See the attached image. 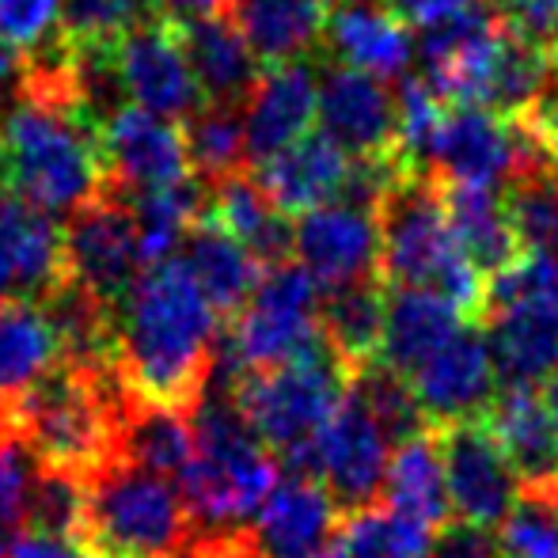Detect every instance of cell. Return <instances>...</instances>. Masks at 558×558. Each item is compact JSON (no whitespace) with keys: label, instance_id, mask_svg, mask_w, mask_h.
Wrapping results in <instances>:
<instances>
[{"label":"cell","instance_id":"obj_29","mask_svg":"<svg viewBox=\"0 0 558 558\" xmlns=\"http://www.w3.org/2000/svg\"><path fill=\"white\" fill-rule=\"evenodd\" d=\"M324 43L331 46V53L342 65L373 73L380 81L407 76V65H411L414 53L407 23H399L384 4L335 8L331 20H327Z\"/></svg>","mask_w":558,"mask_h":558},{"label":"cell","instance_id":"obj_52","mask_svg":"<svg viewBox=\"0 0 558 558\" xmlns=\"http://www.w3.org/2000/svg\"><path fill=\"white\" fill-rule=\"evenodd\" d=\"M494 4H501V0H494Z\"/></svg>","mask_w":558,"mask_h":558},{"label":"cell","instance_id":"obj_11","mask_svg":"<svg viewBox=\"0 0 558 558\" xmlns=\"http://www.w3.org/2000/svg\"><path fill=\"white\" fill-rule=\"evenodd\" d=\"M437 437H441L448 501L456 521L486 532L498 529L521 494V478L509 468L490 422H452V426H437Z\"/></svg>","mask_w":558,"mask_h":558},{"label":"cell","instance_id":"obj_8","mask_svg":"<svg viewBox=\"0 0 558 558\" xmlns=\"http://www.w3.org/2000/svg\"><path fill=\"white\" fill-rule=\"evenodd\" d=\"M319 286L301 263L266 266L263 281L228 324L217 345V365L228 373V388L247 373H266L286 361L304 357L324 342L319 335Z\"/></svg>","mask_w":558,"mask_h":558},{"label":"cell","instance_id":"obj_12","mask_svg":"<svg viewBox=\"0 0 558 558\" xmlns=\"http://www.w3.org/2000/svg\"><path fill=\"white\" fill-rule=\"evenodd\" d=\"M414 399L429 426H452V422L486 418L498 399V361H494L490 338L478 324L456 331L429 361H422L411 376Z\"/></svg>","mask_w":558,"mask_h":558},{"label":"cell","instance_id":"obj_15","mask_svg":"<svg viewBox=\"0 0 558 558\" xmlns=\"http://www.w3.org/2000/svg\"><path fill=\"white\" fill-rule=\"evenodd\" d=\"M293 255L324 293L380 278V221L350 202L319 206L293 225Z\"/></svg>","mask_w":558,"mask_h":558},{"label":"cell","instance_id":"obj_35","mask_svg":"<svg viewBox=\"0 0 558 558\" xmlns=\"http://www.w3.org/2000/svg\"><path fill=\"white\" fill-rule=\"evenodd\" d=\"M434 532L391 506L350 513L338 532V558H429Z\"/></svg>","mask_w":558,"mask_h":558},{"label":"cell","instance_id":"obj_28","mask_svg":"<svg viewBox=\"0 0 558 558\" xmlns=\"http://www.w3.org/2000/svg\"><path fill=\"white\" fill-rule=\"evenodd\" d=\"M206 217L221 225L232 240H240L263 266L289 263V255H293V221L258 186L255 171H243V175L209 186Z\"/></svg>","mask_w":558,"mask_h":558},{"label":"cell","instance_id":"obj_33","mask_svg":"<svg viewBox=\"0 0 558 558\" xmlns=\"http://www.w3.org/2000/svg\"><path fill=\"white\" fill-rule=\"evenodd\" d=\"M118 460L133 468L156 471L163 478H183L194 460V429L191 414L163 411V407H130V418L122 426Z\"/></svg>","mask_w":558,"mask_h":558},{"label":"cell","instance_id":"obj_47","mask_svg":"<svg viewBox=\"0 0 558 558\" xmlns=\"http://www.w3.org/2000/svg\"><path fill=\"white\" fill-rule=\"evenodd\" d=\"M153 15L168 23H194L217 20V15H235V0H145Z\"/></svg>","mask_w":558,"mask_h":558},{"label":"cell","instance_id":"obj_14","mask_svg":"<svg viewBox=\"0 0 558 558\" xmlns=\"http://www.w3.org/2000/svg\"><path fill=\"white\" fill-rule=\"evenodd\" d=\"M114 69L122 76L125 99L148 114H160L168 122L183 125L186 118L206 104L198 81L191 73L179 35L168 20L148 15L141 27H133L114 50Z\"/></svg>","mask_w":558,"mask_h":558},{"label":"cell","instance_id":"obj_26","mask_svg":"<svg viewBox=\"0 0 558 558\" xmlns=\"http://www.w3.org/2000/svg\"><path fill=\"white\" fill-rule=\"evenodd\" d=\"M441 194H445L448 221H452V232H456V240H460L463 255L471 258V266H475L486 281H490L494 274L509 270V266L524 255V243H521V235H517L513 221H509L501 191L471 186V183H441Z\"/></svg>","mask_w":558,"mask_h":558},{"label":"cell","instance_id":"obj_9","mask_svg":"<svg viewBox=\"0 0 558 558\" xmlns=\"http://www.w3.org/2000/svg\"><path fill=\"white\" fill-rule=\"evenodd\" d=\"M65 266L69 281L104 301L107 308H118L133 281L141 278V243L137 221L125 194L107 186L96 202L76 209L65 225Z\"/></svg>","mask_w":558,"mask_h":558},{"label":"cell","instance_id":"obj_1","mask_svg":"<svg viewBox=\"0 0 558 558\" xmlns=\"http://www.w3.org/2000/svg\"><path fill=\"white\" fill-rule=\"evenodd\" d=\"M217 319L186 258L141 270L114 312V368L130 403L191 414L217 365Z\"/></svg>","mask_w":558,"mask_h":558},{"label":"cell","instance_id":"obj_50","mask_svg":"<svg viewBox=\"0 0 558 558\" xmlns=\"http://www.w3.org/2000/svg\"><path fill=\"white\" fill-rule=\"evenodd\" d=\"M335 8H361V4H376V0H331Z\"/></svg>","mask_w":558,"mask_h":558},{"label":"cell","instance_id":"obj_46","mask_svg":"<svg viewBox=\"0 0 558 558\" xmlns=\"http://www.w3.org/2000/svg\"><path fill=\"white\" fill-rule=\"evenodd\" d=\"M8 558H96L84 539L69 536H46V532H27L20 544L12 547Z\"/></svg>","mask_w":558,"mask_h":558},{"label":"cell","instance_id":"obj_37","mask_svg":"<svg viewBox=\"0 0 558 558\" xmlns=\"http://www.w3.org/2000/svg\"><path fill=\"white\" fill-rule=\"evenodd\" d=\"M498 547L506 558H558V486L517 494L498 524Z\"/></svg>","mask_w":558,"mask_h":558},{"label":"cell","instance_id":"obj_3","mask_svg":"<svg viewBox=\"0 0 558 558\" xmlns=\"http://www.w3.org/2000/svg\"><path fill=\"white\" fill-rule=\"evenodd\" d=\"M380 281L388 289H429L483 327L486 278L463 255L441 194V179L403 171L380 209Z\"/></svg>","mask_w":558,"mask_h":558},{"label":"cell","instance_id":"obj_13","mask_svg":"<svg viewBox=\"0 0 558 558\" xmlns=\"http://www.w3.org/2000/svg\"><path fill=\"white\" fill-rule=\"evenodd\" d=\"M99 148H104L107 183L125 198L163 191L194 175L183 125L141 107H122L107 118L99 125Z\"/></svg>","mask_w":558,"mask_h":558},{"label":"cell","instance_id":"obj_42","mask_svg":"<svg viewBox=\"0 0 558 558\" xmlns=\"http://www.w3.org/2000/svg\"><path fill=\"white\" fill-rule=\"evenodd\" d=\"M498 15L513 35L551 53L558 50V0H501Z\"/></svg>","mask_w":558,"mask_h":558},{"label":"cell","instance_id":"obj_19","mask_svg":"<svg viewBox=\"0 0 558 558\" xmlns=\"http://www.w3.org/2000/svg\"><path fill=\"white\" fill-rule=\"evenodd\" d=\"M319 122L350 156H399L396 92L373 73L335 65L319 76Z\"/></svg>","mask_w":558,"mask_h":558},{"label":"cell","instance_id":"obj_5","mask_svg":"<svg viewBox=\"0 0 558 558\" xmlns=\"http://www.w3.org/2000/svg\"><path fill=\"white\" fill-rule=\"evenodd\" d=\"M8 191L43 214L73 217L107 191L99 130L84 114L20 104L0 125Z\"/></svg>","mask_w":558,"mask_h":558},{"label":"cell","instance_id":"obj_24","mask_svg":"<svg viewBox=\"0 0 558 558\" xmlns=\"http://www.w3.org/2000/svg\"><path fill=\"white\" fill-rule=\"evenodd\" d=\"M331 0H235V23L263 69L293 65L319 50Z\"/></svg>","mask_w":558,"mask_h":558},{"label":"cell","instance_id":"obj_30","mask_svg":"<svg viewBox=\"0 0 558 558\" xmlns=\"http://www.w3.org/2000/svg\"><path fill=\"white\" fill-rule=\"evenodd\" d=\"M183 258L194 270V278H198L206 301L214 304V312L225 324H232L240 316L243 304L251 301V293H255L266 274V266L240 240H232L221 225L209 221V217H202L191 228Z\"/></svg>","mask_w":558,"mask_h":558},{"label":"cell","instance_id":"obj_25","mask_svg":"<svg viewBox=\"0 0 558 558\" xmlns=\"http://www.w3.org/2000/svg\"><path fill=\"white\" fill-rule=\"evenodd\" d=\"M468 319L452 301L429 289H388V316H384V350L380 361L399 376H411L422 361L463 331Z\"/></svg>","mask_w":558,"mask_h":558},{"label":"cell","instance_id":"obj_38","mask_svg":"<svg viewBox=\"0 0 558 558\" xmlns=\"http://www.w3.org/2000/svg\"><path fill=\"white\" fill-rule=\"evenodd\" d=\"M43 463L31 456V448L15 434L0 441V558L12 555V547L27 536L31 524V490Z\"/></svg>","mask_w":558,"mask_h":558},{"label":"cell","instance_id":"obj_7","mask_svg":"<svg viewBox=\"0 0 558 558\" xmlns=\"http://www.w3.org/2000/svg\"><path fill=\"white\" fill-rule=\"evenodd\" d=\"M84 544L92 555L175 558L191 544V509L183 490L156 471L114 460L88 483Z\"/></svg>","mask_w":558,"mask_h":558},{"label":"cell","instance_id":"obj_39","mask_svg":"<svg viewBox=\"0 0 558 558\" xmlns=\"http://www.w3.org/2000/svg\"><path fill=\"white\" fill-rule=\"evenodd\" d=\"M84 521H88V483L38 468L35 490H31V532L84 539Z\"/></svg>","mask_w":558,"mask_h":558},{"label":"cell","instance_id":"obj_2","mask_svg":"<svg viewBox=\"0 0 558 558\" xmlns=\"http://www.w3.org/2000/svg\"><path fill=\"white\" fill-rule=\"evenodd\" d=\"M0 407L8 429L43 468L92 483L118 460L122 426L133 403L118 380V368H84L61 361L31 391Z\"/></svg>","mask_w":558,"mask_h":558},{"label":"cell","instance_id":"obj_22","mask_svg":"<svg viewBox=\"0 0 558 558\" xmlns=\"http://www.w3.org/2000/svg\"><path fill=\"white\" fill-rule=\"evenodd\" d=\"M183 46L191 73L198 81L206 104L243 107L255 92L258 76L266 73L258 58L251 53L235 15H217V20H194V23H171Z\"/></svg>","mask_w":558,"mask_h":558},{"label":"cell","instance_id":"obj_16","mask_svg":"<svg viewBox=\"0 0 558 558\" xmlns=\"http://www.w3.org/2000/svg\"><path fill=\"white\" fill-rule=\"evenodd\" d=\"M342 509L316 475L278 478L247 529V558H324L342 529Z\"/></svg>","mask_w":558,"mask_h":558},{"label":"cell","instance_id":"obj_41","mask_svg":"<svg viewBox=\"0 0 558 558\" xmlns=\"http://www.w3.org/2000/svg\"><path fill=\"white\" fill-rule=\"evenodd\" d=\"M58 20L61 0H0V43L27 53L58 31Z\"/></svg>","mask_w":558,"mask_h":558},{"label":"cell","instance_id":"obj_10","mask_svg":"<svg viewBox=\"0 0 558 558\" xmlns=\"http://www.w3.org/2000/svg\"><path fill=\"white\" fill-rule=\"evenodd\" d=\"M391 463V437L357 388L345 391L342 407L316 437L312 475L327 486L342 513H361L384 494Z\"/></svg>","mask_w":558,"mask_h":558},{"label":"cell","instance_id":"obj_4","mask_svg":"<svg viewBox=\"0 0 558 558\" xmlns=\"http://www.w3.org/2000/svg\"><path fill=\"white\" fill-rule=\"evenodd\" d=\"M194 460L183 471V501L202 536H240L278 486V460L258 441L240 403L214 396L191 411Z\"/></svg>","mask_w":558,"mask_h":558},{"label":"cell","instance_id":"obj_51","mask_svg":"<svg viewBox=\"0 0 558 558\" xmlns=\"http://www.w3.org/2000/svg\"><path fill=\"white\" fill-rule=\"evenodd\" d=\"M12 434V429H8V418H4V407H0V441H4V437Z\"/></svg>","mask_w":558,"mask_h":558},{"label":"cell","instance_id":"obj_32","mask_svg":"<svg viewBox=\"0 0 558 558\" xmlns=\"http://www.w3.org/2000/svg\"><path fill=\"white\" fill-rule=\"evenodd\" d=\"M61 361H65V345L43 304H0V403L20 399Z\"/></svg>","mask_w":558,"mask_h":558},{"label":"cell","instance_id":"obj_27","mask_svg":"<svg viewBox=\"0 0 558 558\" xmlns=\"http://www.w3.org/2000/svg\"><path fill=\"white\" fill-rule=\"evenodd\" d=\"M384 316H388V286L380 278L331 289L324 296V304H319V335H324V345L342 361L353 380L368 365L380 361Z\"/></svg>","mask_w":558,"mask_h":558},{"label":"cell","instance_id":"obj_48","mask_svg":"<svg viewBox=\"0 0 558 558\" xmlns=\"http://www.w3.org/2000/svg\"><path fill=\"white\" fill-rule=\"evenodd\" d=\"M12 84H20V53L8 43H0V96H4Z\"/></svg>","mask_w":558,"mask_h":558},{"label":"cell","instance_id":"obj_18","mask_svg":"<svg viewBox=\"0 0 558 558\" xmlns=\"http://www.w3.org/2000/svg\"><path fill=\"white\" fill-rule=\"evenodd\" d=\"M483 331L501 388H539L558 368V293H513L490 301Z\"/></svg>","mask_w":558,"mask_h":558},{"label":"cell","instance_id":"obj_40","mask_svg":"<svg viewBox=\"0 0 558 558\" xmlns=\"http://www.w3.org/2000/svg\"><path fill=\"white\" fill-rule=\"evenodd\" d=\"M501 198L524 251H558V183L547 171L517 179Z\"/></svg>","mask_w":558,"mask_h":558},{"label":"cell","instance_id":"obj_34","mask_svg":"<svg viewBox=\"0 0 558 558\" xmlns=\"http://www.w3.org/2000/svg\"><path fill=\"white\" fill-rule=\"evenodd\" d=\"M183 133H186V153H191V168L206 186H217L225 179L251 171L243 107L202 104L183 122Z\"/></svg>","mask_w":558,"mask_h":558},{"label":"cell","instance_id":"obj_36","mask_svg":"<svg viewBox=\"0 0 558 558\" xmlns=\"http://www.w3.org/2000/svg\"><path fill=\"white\" fill-rule=\"evenodd\" d=\"M148 15L145 0H61L58 35L81 53H114Z\"/></svg>","mask_w":558,"mask_h":558},{"label":"cell","instance_id":"obj_44","mask_svg":"<svg viewBox=\"0 0 558 558\" xmlns=\"http://www.w3.org/2000/svg\"><path fill=\"white\" fill-rule=\"evenodd\" d=\"M380 4L388 8L399 23H407V27L429 31V27H437V23L460 15L463 8L475 4V0H380Z\"/></svg>","mask_w":558,"mask_h":558},{"label":"cell","instance_id":"obj_20","mask_svg":"<svg viewBox=\"0 0 558 558\" xmlns=\"http://www.w3.org/2000/svg\"><path fill=\"white\" fill-rule=\"evenodd\" d=\"M319 114V76L312 61L266 69L255 92L243 104V130H247L251 168L266 163L270 156L286 153L289 145L312 133Z\"/></svg>","mask_w":558,"mask_h":558},{"label":"cell","instance_id":"obj_23","mask_svg":"<svg viewBox=\"0 0 558 558\" xmlns=\"http://www.w3.org/2000/svg\"><path fill=\"white\" fill-rule=\"evenodd\" d=\"M494 437L509 468L521 478V490H555L558 486V441L547 399L539 388H501L486 411Z\"/></svg>","mask_w":558,"mask_h":558},{"label":"cell","instance_id":"obj_49","mask_svg":"<svg viewBox=\"0 0 558 558\" xmlns=\"http://www.w3.org/2000/svg\"><path fill=\"white\" fill-rule=\"evenodd\" d=\"M544 399H547V411H551V422H555V441H558V368H555L551 380H547Z\"/></svg>","mask_w":558,"mask_h":558},{"label":"cell","instance_id":"obj_53","mask_svg":"<svg viewBox=\"0 0 558 558\" xmlns=\"http://www.w3.org/2000/svg\"><path fill=\"white\" fill-rule=\"evenodd\" d=\"M555 58H558V50H555Z\"/></svg>","mask_w":558,"mask_h":558},{"label":"cell","instance_id":"obj_31","mask_svg":"<svg viewBox=\"0 0 558 558\" xmlns=\"http://www.w3.org/2000/svg\"><path fill=\"white\" fill-rule=\"evenodd\" d=\"M384 498H388L391 509L426 524L429 532H441L445 524H452V501H448L445 456L437 426L396 445L388 463V478H384Z\"/></svg>","mask_w":558,"mask_h":558},{"label":"cell","instance_id":"obj_6","mask_svg":"<svg viewBox=\"0 0 558 558\" xmlns=\"http://www.w3.org/2000/svg\"><path fill=\"white\" fill-rule=\"evenodd\" d=\"M353 376L324 342L304 357L286 361L266 373H247L232 384V399L258 441L289 463L296 475H312L316 437L342 407Z\"/></svg>","mask_w":558,"mask_h":558},{"label":"cell","instance_id":"obj_45","mask_svg":"<svg viewBox=\"0 0 558 558\" xmlns=\"http://www.w3.org/2000/svg\"><path fill=\"white\" fill-rule=\"evenodd\" d=\"M529 130L536 133L539 153H544V171L558 183V88L547 99H539L529 114H521Z\"/></svg>","mask_w":558,"mask_h":558},{"label":"cell","instance_id":"obj_17","mask_svg":"<svg viewBox=\"0 0 558 558\" xmlns=\"http://www.w3.org/2000/svg\"><path fill=\"white\" fill-rule=\"evenodd\" d=\"M65 281V228L15 194H0V304H46Z\"/></svg>","mask_w":558,"mask_h":558},{"label":"cell","instance_id":"obj_21","mask_svg":"<svg viewBox=\"0 0 558 558\" xmlns=\"http://www.w3.org/2000/svg\"><path fill=\"white\" fill-rule=\"evenodd\" d=\"M251 171L281 214L304 217L342 198L345 175H350V153L327 133H308L304 141H296L286 153L270 156Z\"/></svg>","mask_w":558,"mask_h":558},{"label":"cell","instance_id":"obj_43","mask_svg":"<svg viewBox=\"0 0 558 558\" xmlns=\"http://www.w3.org/2000/svg\"><path fill=\"white\" fill-rule=\"evenodd\" d=\"M429 558H506L498 547V536H490L486 529H471V524H445L437 532Z\"/></svg>","mask_w":558,"mask_h":558}]
</instances>
